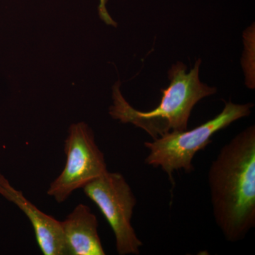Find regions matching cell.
Masks as SVG:
<instances>
[{"label": "cell", "instance_id": "3", "mask_svg": "<svg viewBox=\"0 0 255 255\" xmlns=\"http://www.w3.org/2000/svg\"><path fill=\"white\" fill-rule=\"evenodd\" d=\"M253 107L252 103L240 105L230 101L219 115L199 127L190 130L168 132L152 142H145L144 145L150 152L145 163L156 168L160 167L174 184V171L193 172V158L212 142L213 135L238 119L248 117Z\"/></svg>", "mask_w": 255, "mask_h": 255}, {"label": "cell", "instance_id": "7", "mask_svg": "<svg viewBox=\"0 0 255 255\" xmlns=\"http://www.w3.org/2000/svg\"><path fill=\"white\" fill-rule=\"evenodd\" d=\"M68 255H105L98 232V221L88 206H75L61 221Z\"/></svg>", "mask_w": 255, "mask_h": 255}, {"label": "cell", "instance_id": "2", "mask_svg": "<svg viewBox=\"0 0 255 255\" xmlns=\"http://www.w3.org/2000/svg\"><path fill=\"white\" fill-rule=\"evenodd\" d=\"M201 60H196L194 68L187 73V67L182 62L172 65L168 71L170 83L161 90L159 105L149 112L134 109L121 92V82L113 87V105L110 108L111 117L123 124H131L145 130L152 140L174 131L187 130L188 122L194 106L217 92L216 87L201 82L199 69Z\"/></svg>", "mask_w": 255, "mask_h": 255}, {"label": "cell", "instance_id": "4", "mask_svg": "<svg viewBox=\"0 0 255 255\" xmlns=\"http://www.w3.org/2000/svg\"><path fill=\"white\" fill-rule=\"evenodd\" d=\"M82 189L100 209L112 228L117 253L140 254V248L143 244L131 224L136 199L124 176L119 172L107 171Z\"/></svg>", "mask_w": 255, "mask_h": 255}, {"label": "cell", "instance_id": "1", "mask_svg": "<svg viewBox=\"0 0 255 255\" xmlns=\"http://www.w3.org/2000/svg\"><path fill=\"white\" fill-rule=\"evenodd\" d=\"M213 214L230 243L255 226V127L239 132L220 150L208 174Z\"/></svg>", "mask_w": 255, "mask_h": 255}, {"label": "cell", "instance_id": "5", "mask_svg": "<svg viewBox=\"0 0 255 255\" xmlns=\"http://www.w3.org/2000/svg\"><path fill=\"white\" fill-rule=\"evenodd\" d=\"M65 167L50 184L47 194L57 202L63 203L74 191L107 172L105 155L95 141L91 128L85 122L73 124L64 142Z\"/></svg>", "mask_w": 255, "mask_h": 255}, {"label": "cell", "instance_id": "6", "mask_svg": "<svg viewBox=\"0 0 255 255\" xmlns=\"http://www.w3.org/2000/svg\"><path fill=\"white\" fill-rule=\"evenodd\" d=\"M0 195L14 204L26 215L33 226L37 243L43 255H68L61 221L38 209L25 197L22 191L13 187L1 172Z\"/></svg>", "mask_w": 255, "mask_h": 255}]
</instances>
